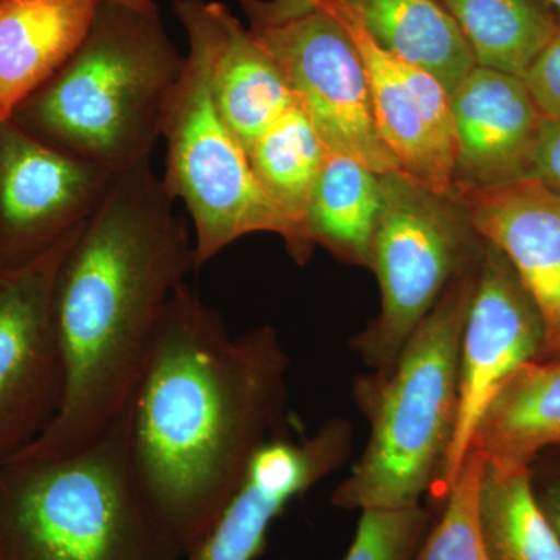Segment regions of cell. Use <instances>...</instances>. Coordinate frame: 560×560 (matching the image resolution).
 Returning a JSON list of instances; mask_svg holds the SVG:
<instances>
[{
    "label": "cell",
    "mask_w": 560,
    "mask_h": 560,
    "mask_svg": "<svg viewBox=\"0 0 560 560\" xmlns=\"http://www.w3.org/2000/svg\"><path fill=\"white\" fill-rule=\"evenodd\" d=\"M289 359L271 327L232 337L180 283L127 410L132 474L154 521L184 556L208 533L270 442Z\"/></svg>",
    "instance_id": "6da1fadb"
},
{
    "label": "cell",
    "mask_w": 560,
    "mask_h": 560,
    "mask_svg": "<svg viewBox=\"0 0 560 560\" xmlns=\"http://www.w3.org/2000/svg\"><path fill=\"white\" fill-rule=\"evenodd\" d=\"M173 202L151 162H142L116 176L70 242L51 298L60 408L11 459L72 455L124 418L173 291L197 270L194 242Z\"/></svg>",
    "instance_id": "7a4b0ae2"
},
{
    "label": "cell",
    "mask_w": 560,
    "mask_h": 560,
    "mask_svg": "<svg viewBox=\"0 0 560 560\" xmlns=\"http://www.w3.org/2000/svg\"><path fill=\"white\" fill-rule=\"evenodd\" d=\"M151 0H101L90 32L10 120L70 156L121 173L150 161L183 73Z\"/></svg>",
    "instance_id": "3957f363"
},
{
    "label": "cell",
    "mask_w": 560,
    "mask_h": 560,
    "mask_svg": "<svg viewBox=\"0 0 560 560\" xmlns=\"http://www.w3.org/2000/svg\"><path fill=\"white\" fill-rule=\"evenodd\" d=\"M485 246V245H482ZM480 257L451 280L385 374L363 381L366 451L335 490L342 510L418 506L447 455L458 415L459 353Z\"/></svg>",
    "instance_id": "277c9868"
},
{
    "label": "cell",
    "mask_w": 560,
    "mask_h": 560,
    "mask_svg": "<svg viewBox=\"0 0 560 560\" xmlns=\"http://www.w3.org/2000/svg\"><path fill=\"white\" fill-rule=\"evenodd\" d=\"M132 474L127 412L57 459L0 466V560H184Z\"/></svg>",
    "instance_id": "5b68a950"
},
{
    "label": "cell",
    "mask_w": 560,
    "mask_h": 560,
    "mask_svg": "<svg viewBox=\"0 0 560 560\" xmlns=\"http://www.w3.org/2000/svg\"><path fill=\"white\" fill-rule=\"evenodd\" d=\"M183 73L165 102L161 136L167 142L162 178L173 201L194 221L195 268L245 235L271 232L285 241L279 213L265 197L241 140L213 102L208 61L194 40Z\"/></svg>",
    "instance_id": "8992f818"
},
{
    "label": "cell",
    "mask_w": 560,
    "mask_h": 560,
    "mask_svg": "<svg viewBox=\"0 0 560 560\" xmlns=\"http://www.w3.org/2000/svg\"><path fill=\"white\" fill-rule=\"evenodd\" d=\"M381 180L370 268L381 283L382 311L357 349L385 374L451 280L480 257L485 242L452 195L434 194L404 173Z\"/></svg>",
    "instance_id": "52a82bcc"
},
{
    "label": "cell",
    "mask_w": 560,
    "mask_h": 560,
    "mask_svg": "<svg viewBox=\"0 0 560 560\" xmlns=\"http://www.w3.org/2000/svg\"><path fill=\"white\" fill-rule=\"evenodd\" d=\"M285 73L296 102L329 151L377 175L401 173L377 131L370 81L355 43L323 7L278 25L249 28Z\"/></svg>",
    "instance_id": "ba28073f"
},
{
    "label": "cell",
    "mask_w": 560,
    "mask_h": 560,
    "mask_svg": "<svg viewBox=\"0 0 560 560\" xmlns=\"http://www.w3.org/2000/svg\"><path fill=\"white\" fill-rule=\"evenodd\" d=\"M485 242V241H482ZM544 349L536 305L510 260L485 242L459 353L458 415L447 455L431 485L444 499L469 455L478 423L503 383Z\"/></svg>",
    "instance_id": "9c48e42d"
},
{
    "label": "cell",
    "mask_w": 560,
    "mask_h": 560,
    "mask_svg": "<svg viewBox=\"0 0 560 560\" xmlns=\"http://www.w3.org/2000/svg\"><path fill=\"white\" fill-rule=\"evenodd\" d=\"M77 230L39 259L0 270V466L38 440L62 397L51 298Z\"/></svg>",
    "instance_id": "30bf717a"
},
{
    "label": "cell",
    "mask_w": 560,
    "mask_h": 560,
    "mask_svg": "<svg viewBox=\"0 0 560 560\" xmlns=\"http://www.w3.org/2000/svg\"><path fill=\"white\" fill-rule=\"evenodd\" d=\"M117 175L0 120L2 267L31 264L80 230Z\"/></svg>",
    "instance_id": "8fae6325"
},
{
    "label": "cell",
    "mask_w": 560,
    "mask_h": 560,
    "mask_svg": "<svg viewBox=\"0 0 560 560\" xmlns=\"http://www.w3.org/2000/svg\"><path fill=\"white\" fill-rule=\"evenodd\" d=\"M355 43L366 68L378 135L401 173L434 194L451 195L456 145L451 94L427 70L383 50L342 0H320Z\"/></svg>",
    "instance_id": "7c38bea8"
},
{
    "label": "cell",
    "mask_w": 560,
    "mask_h": 560,
    "mask_svg": "<svg viewBox=\"0 0 560 560\" xmlns=\"http://www.w3.org/2000/svg\"><path fill=\"white\" fill-rule=\"evenodd\" d=\"M478 237L510 260L544 327L540 360L560 361V195L536 178L453 184Z\"/></svg>",
    "instance_id": "4fadbf2b"
},
{
    "label": "cell",
    "mask_w": 560,
    "mask_h": 560,
    "mask_svg": "<svg viewBox=\"0 0 560 560\" xmlns=\"http://www.w3.org/2000/svg\"><path fill=\"white\" fill-rule=\"evenodd\" d=\"M189 40L208 61L213 102L246 153L296 103L275 58L223 3L173 0Z\"/></svg>",
    "instance_id": "5bb4252c"
},
{
    "label": "cell",
    "mask_w": 560,
    "mask_h": 560,
    "mask_svg": "<svg viewBox=\"0 0 560 560\" xmlns=\"http://www.w3.org/2000/svg\"><path fill=\"white\" fill-rule=\"evenodd\" d=\"M455 183L490 186L528 178L544 116L522 77L475 66L451 94Z\"/></svg>",
    "instance_id": "9a60e30c"
},
{
    "label": "cell",
    "mask_w": 560,
    "mask_h": 560,
    "mask_svg": "<svg viewBox=\"0 0 560 560\" xmlns=\"http://www.w3.org/2000/svg\"><path fill=\"white\" fill-rule=\"evenodd\" d=\"M331 467L326 445L313 438L301 444L267 442L250 459L241 488L184 560L256 559L272 521Z\"/></svg>",
    "instance_id": "2e32d148"
},
{
    "label": "cell",
    "mask_w": 560,
    "mask_h": 560,
    "mask_svg": "<svg viewBox=\"0 0 560 560\" xmlns=\"http://www.w3.org/2000/svg\"><path fill=\"white\" fill-rule=\"evenodd\" d=\"M101 0H0V120L51 79L90 32Z\"/></svg>",
    "instance_id": "e0dca14e"
},
{
    "label": "cell",
    "mask_w": 560,
    "mask_h": 560,
    "mask_svg": "<svg viewBox=\"0 0 560 560\" xmlns=\"http://www.w3.org/2000/svg\"><path fill=\"white\" fill-rule=\"evenodd\" d=\"M548 447H560V361L530 360L490 401L470 451L488 466L529 469Z\"/></svg>",
    "instance_id": "ac0fdd59"
},
{
    "label": "cell",
    "mask_w": 560,
    "mask_h": 560,
    "mask_svg": "<svg viewBox=\"0 0 560 560\" xmlns=\"http://www.w3.org/2000/svg\"><path fill=\"white\" fill-rule=\"evenodd\" d=\"M327 149L300 103L291 105L254 143L248 156L265 197L285 224L287 249L308 260L307 213Z\"/></svg>",
    "instance_id": "d6986e66"
},
{
    "label": "cell",
    "mask_w": 560,
    "mask_h": 560,
    "mask_svg": "<svg viewBox=\"0 0 560 560\" xmlns=\"http://www.w3.org/2000/svg\"><path fill=\"white\" fill-rule=\"evenodd\" d=\"M383 50L431 73L448 94L477 66L455 18L438 0H342Z\"/></svg>",
    "instance_id": "ffe728a7"
},
{
    "label": "cell",
    "mask_w": 560,
    "mask_h": 560,
    "mask_svg": "<svg viewBox=\"0 0 560 560\" xmlns=\"http://www.w3.org/2000/svg\"><path fill=\"white\" fill-rule=\"evenodd\" d=\"M382 175L327 150L307 213L308 238L348 264L370 267L382 212Z\"/></svg>",
    "instance_id": "44dd1931"
},
{
    "label": "cell",
    "mask_w": 560,
    "mask_h": 560,
    "mask_svg": "<svg viewBox=\"0 0 560 560\" xmlns=\"http://www.w3.org/2000/svg\"><path fill=\"white\" fill-rule=\"evenodd\" d=\"M455 18L481 68L523 77L560 21L540 0H438Z\"/></svg>",
    "instance_id": "7402d4cb"
},
{
    "label": "cell",
    "mask_w": 560,
    "mask_h": 560,
    "mask_svg": "<svg viewBox=\"0 0 560 560\" xmlns=\"http://www.w3.org/2000/svg\"><path fill=\"white\" fill-rule=\"evenodd\" d=\"M478 525L490 560H560V539L530 486L529 469L485 466Z\"/></svg>",
    "instance_id": "603a6c76"
},
{
    "label": "cell",
    "mask_w": 560,
    "mask_h": 560,
    "mask_svg": "<svg viewBox=\"0 0 560 560\" xmlns=\"http://www.w3.org/2000/svg\"><path fill=\"white\" fill-rule=\"evenodd\" d=\"M485 466L480 453L470 451L444 497L447 503L441 521L412 560H490L478 525V493Z\"/></svg>",
    "instance_id": "cb8c5ba5"
},
{
    "label": "cell",
    "mask_w": 560,
    "mask_h": 560,
    "mask_svg": "<svg viewBox=\"0 0 560 560\" xmlns=\"http://www.w3.org/2000/svg\"><path fill=\"white\" fill-rule=\"evenodd\" d=\"M427 523L429 514L419 504L363 511L355 539L342 560H412Z\"/></svg>",
    "instance_id": "d4e9b609"
},
{
    "label": "cell",
    "mask_w": 560,
    "mask_h": 560,
    "mask_svg": "<svg viewBox=\"0 0 560 560\" xmlns=\"http://www.w3.org/2000/svg\"><path fill=\"white\" fill-rule=\"evenodd\" d=\"M522 79L544 116L560 120V24Z\"/></svg>",
    "instance_id": "484cf974"
},
{
    "label": "cell",
    "mask_w": 560,
    "mask_h": 560,
    "mask_svg": "<svg viewBox=\"0 0 560 560\" xmlns=\"http://www.w3.org/2000/svg\"><path fill=\"white\" fill-rule=\"evenodd\" d=\"M530 178L560 195V120L547 119L534 154Z\"/></svg>",
    "instance_id": "4316f807"
},
{
    "label": "cell",
    "mask_w": 560,
    "mask_h": 560,
    "mask_svg": "<svg viewBox=\"0 0 560 560\" xmlns=\"http://www.w3.org/2000/svg\"><path fill=\"white\" fill-rule=\"evenodd\" d=\"M253 27L278 25L318 9L320 0H238Z\"/></svg>",
    "instance_id": "83f0119b"
},
{
    "label": "cell",
    "mask_w": 560,
    "mask_h": 560,
    "mask_svg": "<svg viewBox=\"0 0 560 560\" xmlns=\"http://www.w3.org/2000/svg\"><path fill=\"white\" fill-rule=\"evenodd\" d=\"M540 504L560 539V486L559 488L552 489L551 492L548 493L547 500Z\"/></svg>",
    "instance_id": "f1b7e54d"
},
{
    "label": "cell",
    "mask_w": 560,
    "mask_h": 560,
    "mask_svg": "<svg viewBox=\"0 0 560 560\" xmlns=\"http://www.w3.org/2000/svg\"><path fill=\"white\" fill-rule=\"evenodd\" d=\"M547 2H550L551 5L555 7V9L560 13V0H547Z\"/></svg>",
    "instance_id": "f546056e"
},
{
    "label": "cell",
    "mask_w": 560,
    "mask_h": 560,
    "mask_svg": "<svg viewBox=\"0 0 560 560\" xmlns=\"http://www.w3.org/2000/svg\"><path fill=\"white\" fill-rule=\"evenodd\" d=\"M2 268H3V267H2V264H0V270H2Z\"/></svg>",
    "instance_id": "4dcf8cb0"
}]
</instances>
